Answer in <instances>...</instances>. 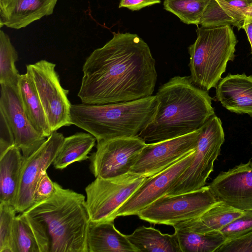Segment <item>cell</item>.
<instances>
[{
  "label": "cell",
  "mask_w": 252,
  "mask_h": 252,
  "mask_svg": "<svg viewBox=\"0 0 252 252\" xmlns=\"http://www.w3.org/2000/svg\"><path fill=\"white\" fill-rule=\"evenodd\" d=\"M113 34L84 63L78 93L82 103H120L153 95L157 73L148 45L136 34Z\"/></svg>",
  "instance_id": "cell-1"
},
{
  "label": "cell",
  "mask_w": 252,
  "mask_h": 252,
  "mask_svg": "<svg viewBox=\"0 0 252 252\" xmlns=\"http://www.w3.org/2000/svg\"><path fill=\"white\" fill-rule=\"evenodd\" d=\"M49 198L22 213L31 226L40 252H89L91 221L85 196L54 182Z\"/></svg>",
  "instance_id": "cell-2"
},
{
  "label": "cell",
  "mask_w": 252,
  "mask_h": 252,
  "mask_svg": "<svg viewBox=\"0 0 252 252\" xmlns=\"http://www.w3.org/2000/svg\"><path fill=\"white\" fill-rule=\"evenodd\" d=\"M156 95L158 105L154 119L138 135L145 142L190 133L215 115L208 92L195 86L189 76L170 78L158 88Z\"/></svg>",
  "instance_id": "cell-3"
},
{
  "label": "cell",
  "mask_w": 252,
  "mask_h": 252,
  "mask_svg": "<svg viewBox=\"0 0 252 252\" xmlns=\"http://www.w3.org/2000/svg\"><path fill=\"white\" fill-rule=\"evenodd\" d=\"M156 95L124 102L71 104L72 125L93 135L99 142L138 136L154 119Z\"/></svg>",
  "instance_id": "cell-4"
},
{
  "label": "cell",
  "mask_w": 252,
  "mask_h": 252,
  "mask_svg": "<svg viewBox=\"0 0 252 252\" xmlns=\"http://www.w3.org/2000/svg\"><path fill=\"white\" fill-rule=\"evenodd\" d=\"M197 38L188 48L190 78L200 89L208 92L216 88L225 71L227 63L235 58L237 38L230 26H201Z\"/></svg>",
  "instance_id": "cell-5"
},
{
  "label": "cell",
  "mask_w": 252,
  "mask_h": 252,
  "mask_svg": "<svg viewBox=\"0 0 252 252\" xmlns=\"http://www.w3.org/2000/svg\"><path fill=\"white\" fill-rule=\"evenodd\" d=\"M199 130L192 161L169 189L167 195L191 192L204 187L213 171L214 162L224 142L221 121L215 115Z\"/></svg>",
  "instance_id": "cell-6"
},
{
  "label": "cell",
  "mask_w": 252,
  "mask_h": 252,
  "mask_svg": "<svg viewBox=\"0 0 252 252\" xmlns=\"http://www.w3.org/2000/svg\"><path fill=\"white\" fill-rule=\"evenodd\" d=\"M218 200L209 186L175 195H164L141 210L139 219L151 223L174 226L197 218Z\"/></svg>",
  "instance_id": "cell-7"
},
{
  "label": "cell",
  "mask_w": 252,
  "mask_h": 252,
  "mask_svg": "<svg viewBox=\"0 0 252 252\" xmlns=\"http://www.w3.org/2000/svg\"><path fill=\"white\" fill-rule=\"evenodd\" d=\"M147 178L130 172L113 178H95L85 188L91 221H114L119 208Z\"/></svg>",
  "instance_id": "cell-8"
},
{
  "label": "cell",
  "mask_w": 252,
  "mask_h": 252,
  "mask_svg": "<svg viewBox=\"0 0 252 252\" xmlns=\"http://www.w3.org/2000/svg\"><path fill=\"white\" fill-rule=\"evenodd\" d=\"M56 64L45 60L26 65L52 132L72 125L68 90L62 87Z\"/></svg>",
  "instance_id": "cell-9"
},
{
  "label": "cell",
  "mask_w": 252,
  "mask_h": 252,
  "mask_svg": "<svg viewBox=\"0 0 252 252\" xmlns=\"http://www.w3.org/2000/svg\"><path fill=\"white\" fill-rule=\"evenodd\" d=\"M147 143L138 136L102 140L90 157L95 178H113L129 173Z\"/></svg>",
  "instance_id": "cell-10"
},
{
  "label": "cell",
  "mask_w": 252,
  "mask_h": 252,
  "mask_svg": "<svg viewBox=\"0 0 252 252\" xmlns=\"http://www.w3.org/2000/svg\"><path fill=\"white\" fill-rule=\"evenodd\" d=\"M199 129L177 138L147 144L130 173L148 178L165 169L195 149Z\"/></svg>",
  "instance_id": "cell-11"
},
{
  "label": "cell",
  "mask_w": 252,
  "mask_h": 252,
  "mask_svg": "<svg viewBox=\"0 0 252 252\" xmlns=\"http://www.w3.org/2000/svg\"><path fill=\"white\" fill-rule=\"evenodd\" d=\"M0 114L5 119L14 137L15 145L24 158L29 157L47 137L32 126L24 111L18 86L0 84Z\"/></svg>",
  "instance_id": "cell-12"
},
{
  "label": "cell",
  "mask_w": 252,
  "mask_h": 252,
  "mask_svg": "<svg viewBox=\"0 0 252 252\" xmlns=\"http://www.w3.org/2000/svg\"><path fill=\"white\" fill-rule=\"evenodd\" d=\"M64 138L63 134L53 131L37 150L24 158L14 205L17 213H22L34 204L36 185L42 173L53 163Z\"/></svg>",
  "instance_id": "cell-13"
},
{
  "label": "cell",
  "mask_w": 252,
  "mask_h": 252,
  "mask_svg": "<svg viewBox=\"0 0 252 252\" xmlns=\"http://www.w3.org/2000/svg\"><path fill=\"white\" fill-rule=\"evenodd\" d=\"M195 150L165 169L147 178L119 208L117 217L137 215L156 200L166 195L175 181L191 163Z\"/></svg>",
  "instance_id": "cell-14"
},
{
  "label": "cell",
  "mask_w": 252,
  "mask_h": 252,
  "mask_svg": "<svg viewBox=\"0 0 252 252\" xmlns=\"http://www.w3.org/2000/svg\"><path fill=\"white\" fill-rule=\"evenodd\" d=\"M209 186L218 200L252 211V161L220 172Z\"/></svg>",
  "instance_id": "cell-15"
},
{
  "label": "cell",
  "mask_w": 252,
  "mask_h": 252,
  "mask_svg": "<svg viewBox=\"0 0 252 252\" xmlns=\"http://www.w3.org/2000/svg\"><path fill=\"white\" fill-rule=\"evenodd\" d=\"M58 0H0V25L25 28L53 12Z\"/></svg>",
  "instance_id": "cell-16"
},
{
  "label": "cell",
  "mask_w": 252,
  "mask_h": 252,
  "mask_svg": "<svg viewBox=\"0 0 252 252\" xmlns=\"http://www.w3.org/2000/svg\"><path fill=\"white\" fill-rule=\"evenodd\" d=\"M216 88V98L225 109L252 117V75L229 74L220 79Z\"/></svg>",
  "instance_id": "cell-17"
},
{
  "label": "cell",
  "mask_w": 252,
  "mask_h": 252,
  "mask_svg": "<svg viewBox=\"0 0 252 252\" xmlns=\"http://www.w3.org/2000/svg\"><path fill=\"white\" fill-rule=\"evenodd\" d=\"M89 252H138L114 221H90L87 235Z\"/></svg>",
  "instance_id": "cell-18"
},
{
  "label": "cell",
  "mask_w": 252,
  "mask_h": 252,
  "mask_svg": "<svg viewBox=\"0 0 252 252\" xmlns=\"http://www.w3.org/2000/svg\"><path fill=\"white\" fill-rule=\"evenodd\" d=\"M246 213L224 202L218 200L199 217L178 223L176 226L200 233L220 232Z\"/></svg>",
  "instance_id": "cell-19"
},
{
  "label": "cell",
  "mask_w": 252,
  "mask_h": 252,
  "mask_svg": "<svg viewBox=\"0 0 252 252\" xmlns=\"http://www.w3.org/2000/svg\"><path fill=\"white\" fill-rule=\"evenodd\" d=\"M247 5V0H210L199 24L205 28L232 25L240 30L244 23L243 10Z\"/></svg>",
  "instance_id": "cell-20"
},
{
  "label": "cell",
  "mask_w": 252,
  "mask_h": 252,
  "mask_svg": "<svg viewBox=\"0 0 252 252\" xmlns=\"http://www.w3.org/2000/svg\"><path fill=\"white\" fill-rule=\"evenodd\" d=\"M15 145L0 157V203L14 205L24 158Z\"/></svg>",
  "instance_id": "cell-21"
},
{
  "label": "cell",
  "mask_w": 252,
  "mask_h": 252,
  "mask_svg": "<svg viewBox=\"0 0 252 252\" xmlns=\"http://www.w3.org/2000/svg\"><path fill=\"white\" fill-rule=\"evenodd\" d=\"M18 88L24 111L32 126L48 138L52 131L33 83L27 73L20 75Z\"/></svg>",
  "instance_id": "cell-22"
},
{
  "label": "cell",
  "mask_w": 252,
  "mask_h": 252,
  "mask_svg": "<svg viewBox=\"0 0 252 252\" xmlns=\"http://www.w3.org/2000/svg\"><path fill=\"white\" fill-rule=\"evenodd\" d=\"M126 237L138 252H182L177 236L141 226Z\"/></svg>",
  "instance_id": "cell-23"
},
{
  "label": "cell",
  "mask_w": 252,
  "mask_h": 252,
  "mask_svg": "<svg viewBox=\"0 0 252 252\" xmlns=\"http://www.w3.org/2000/svg\"><path fill=\"white\" fill-rule=\"evenodd\" d=\"M96 141V138L88 132H77L64 137L53 161L54 167L63 169L74 162L89 158L88 155Z\"/></svg>",
  "instance_id": "cell-24"
},
{
  "label": "cell",
  "mask_w": 252,
  "mask_h": 252,
  "mask_svg": "<svg viewBox=\"0 0 252 252\" xmlns=\"http://www.w3.org/2000/svg\"><path fill=\"white\" fill-rule=\"evenodd\" d=\"M173 227L182 252H216L227 240L220 232L200 233Z\"/></svg>",
  "instance_id": "cell-25"
},
{
  "label": "cell",
  "mask_w": 252,
  "mask_h": 252,
  "mask_svg": "<svg viewBox=\"0 0 252 252\" xmlns=\"http://www.w3.org/2000/svg\"><path fill=\"white\" fill-rule=\"evenodd\" d=\"M18 54L9 37L3 31H0V84L18 86L21 74L15 63Z\"/></svg>",
  "instance_id": "cell-26"
},
{
  "label": "cell",
  "mask_w": 252,
  "mask_h": 252,
  "mask_svg": "<svg viewBox=\"0 0 252 252\" xmlns=\"http://www.w3.org/2000/svg\"><path fill=\"white\" fill-rule=\"evenodd\" d=\"M210 0H165L164 8L187 24L198 25Z\"/></svg>",
  "instance_id": "cell-27"
},
{
  "label": "cell",
  "mask_w": 252,
  "mask_h": 252,
  "mask_svg": "<svg viewBox=\"0 0 252 252\" xmlns=\"http://www.w3.org/2000/svg\"><path fill=\"white\" fill-rule=\"evenodd\" d=\"M11 249L12 252H40L34 233L23 213L14 220Z\"/></svg>",
  "instance_id": "cell-28"
},
{
  "label": "cell",
  "mask_w": 252,
  "mask_h": 252,
  "mask_svg": "<svg viewBox=\"0 0 252 252\" xmlns=\"http://www.w3.org/2000/svg\"><path fill=\"white\" fill-rule=\"evenodd\" d=\"M17 212L14 206L0 203V252H12V233Z\"/></svg>",
  "instance_id": "cell-29"
},
{
  "label": "cell",
  "mask_w": 252,
  "mask_h": 252,
  "mask_svg": "<svg viewBox=\"0 0 252 252\" xmlns=\"http://www.w3.org/2000/svg\"><path fill=\"white\" fill-rule=\"evenodd\" d=\"M252 230V211H246L242 216L236 219L220 232L229 240Z\"/></svg>",
  "instance_id": "cell-30"
},
{
  "label": "cell",
  "mask_w": 252,
  "mask_h": 252,
  "mask_svg": "<svg viewBox=\"0 0 252 252\" xmlns=\"http://www.w3.org/2000/svg\"><path fill=\"white\" fill-rule=\"evenodd\" d=\"M216 252H252V230L226 240Z\"/></svg>",
  "instance_id": "cell-31"
},
{
  "label": "cell",
  "mask_w": 252,
  "mask_h": 252,
  "mask_svg": "<svg viewBox=\"0 0 252 252\" xmlns=\"http://www.w3.org/2000/svg\"><path fill=\"white\" fill-rule=\"evenodd\" d=\"M55 190L54 182L45 171L38 181L33 192L34 204L41 202L52 195Z\"/></svg>",
  "instance_id": "cell-32"
},
{
  "label": "cell",
  "mask_w": 252,
  "mask_h": 252,
  "mask_svg": "<svg viewBox=\"0 0 252 252\" xmlns=\"http://www.w3.org/2000/svg\"><path fill=\"white\" fill-rule=\"evenodd\" d=\"M0 157L9 148L15 145L13 133L3 117L0 114Z\"/></svg>",
  "instance_id": "cell-33"
},
{
  "label": "cell",
  "mask_w": 252,
  "mask_h": 252,
  "mask_svg": "<svg viewBox=\"0 0 252 252\" xmlns=\"http://www.w3.org/2000/svg\"><path fill=\"white\" fill-rule=\"evenodd\" d=\"M160 2V0H120L119 7L127 8L131 10H138Z\"/></svg>",
  "instance_id": "cell-34"
},
{
  "label": "cell",
  "mask_w": 252,
  "mask_h": 252,
  "mask_svg": "<svg viewBox=\"0 0 252 252\" xmlns=\"http://www.w3.org/2000/svg\"><path fill=\"white\" fill-rule=\"evenodd\" d=\"M248 5L243 10L244 24L252 23V0H247Z\"/></svg>",
  "instance_id": "cell-35"
},
{
  "label": "cell",
  "mask_w": 252,
  "mask_h": 252,
  "mask_svg": "<svg viewBox=\"0 0 252 252\" xmlns=\"http://www.w3.org/2000/svg\"><path fill=\"white\" fill-rule=\"evenodd\" d=\"M242 29H243L247 33L248 40L251 44L252 52V23L244 24Z\"/></svg>",
  "instance_id": "cell-36"
}]
</instances>
